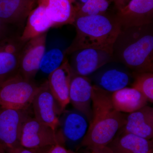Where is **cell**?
<instances>
[{
  "label": "cell",
  "instance_id": "cell-1",
  "mask_svg": "<svg viewBox=\"0 0 153 153\" xmlns=\"http://www.w3.org/2000/svg\"><path fill=\"white\" fill-rule=\"evenodd\" d=\"M111 94L93 84L92 119L80 148L107 146L125 124L127 116L114 108Z\"/></svg>",
  "mask_w": 153,
  "mask_h": 153
},
{
  "label": "cell",
  "instance_id": "cell-2",
  "mask_svg": "<svg viewBox=\"0 0 153 153\" xmlns=\"http://www.w3.org/2000/svg\"><path fill=\"white\" fill-rule=\"evenodd\" d=\"M113 57L133 72H153V23L121 29L114 45Z\"/></svg>",
  "mask_w": 153,
  "mask_h": 153
},
{
  "label": "cell",
  "instance_id": "cell-3",
  "mask_svg": "<svg viewBox=\"0 0 153 153\" xmlns=\"http://www.w3.org/2000/svg\"><path fill=\"white\" fill-rule=\"evenodd\" d=\"M73 25L76 29V36L66 49V55L87 48L113 53L114 45L121 30L114 18L104 14L77 17Z\"/></svg>",
  "mask_w": 153,
  "mask_h": 153
},
{
  "label": "cell",
  "instance_id": "cell-4",
  "mask_svg": "<svg viewBox=\"0 0 153 153\" xmlns=\"http://www.w3.org/2000/svg\"><path fill=\"white\" fill-rule=\"evenodd\" d=\"M39 86L34 80L18 73L0 86V107L15 109L29 108Z\"/></svg>",
  "mask_w": 153,
  "mask_h": 153
},
{
  "label": "cell",
  "instance_id": "cell-5",
  "mask_svg": "<svg viewBox=\"0 0 153 153\" xmlns=\"http://www.w3.org/2000/svg\"><path fill=\"white\" fill-rule=\"evenodd\" d=\"M89 123L87 118L73 108L63 111L56 130L58 144L77 152L85 137Z\"/></svg>",
  "mask_w": 153,
  "mask_h": 153
},
{
  "label": "cell",
  "instance_id": "cell-6",
  "mask_svg": "<svg viewBox=\"0 0 153 153\" xmlns=\"http://www.w3.org/2000/svg\"><path fill=\"white\" fill-rule=\"evenodd\" d=\"M30 116L29 108L15 109L0 107V147L5 151L21 146L22 128Z\"/></svg>",
  "mask_w": 153,
  "mask_h": 153
},
{
  "label": "cell",
  "instance_id": "cell-7",
  "mask_svg": "<svg viewBox=\"0 0 153 153\" xmlns=\"http://www.w3.org/2000/svg\"><path fill=\"white\" fill-rule=\"evenodd\" d=\"M31 105L34 117L56 131L63 111L50 91L47 80L39 85Z\"/></svg>",
  "mask_w": 153,
  "mask_h": 153
},
{
  "label": "cell",
  "instance_id": "cell-8",
  "mask_svg": "<svg viewBox=\"0 0 153 153\" xmlns=\"http://www.w3.org/2000/svg\"><path fill=\"white\" fill-rule=\"evenodd\" d=\"M25 43L20 35L14 34L0 39V86L19 73L20 55Z\"/></svg>",
  "mask_w": 153,
  "mask_h": 153
},
{
  "label": "cell",
  "instance_id": "cell-9",
  "mask_svg": "<svg viewBox=\"0 0 153 153\" xmlns=\"http://www.w3.org/2000/svg\"><path fill=\"white\" fill-rule=\"evenodd\" d=\"M69 63L72 75L88 76L114 60L113 53L100 49H84L75 51Z\"/></svg>",
  "mask_w": 153,
  "mask_h": 153
},
{
  "label": "cell",
  "instance_id": "cell-10",
  "mask_svg": "<svg viewBox=\"0 0 153 153\" xmlns=\"http://www.w3.org/2000/svg\"><path fill=\"white\" fill-rule=\"evenodd\" d=\"M58 144L56 131L30 116L22 128L20 144L24 147L38 149Z\"/></svg>",
  "mask_w": 153,
  "mask_h": 153
},
{
  "label": "cell",
  "instance_id": "cell-11",
  "mask_svg": "<svg viewBox=\"0 0 153 153\" xmlns=\"http://www.w3.org/2000/svg\"><path fill=\"white\" fill-rule=\"evenodd\" d=\"M47 36L45 33L25 43L20 55L19 71L25 78L33 80L38 74L46 51Z\"/></svg>",
  "mask_w": 153,
  "mask_h": 153
},
{
  "label": "cell",
  "instance_id": "cell-12",
  "mask_svg": "<svg viewBox=\"0 0 153 153\" xmlns=\"http://www.w3.org/2000/svg\"><path fill=\"white\" fill-rule=\"evenodd\" d=\"M114 19L121 29L152 24L153 0H131Z\"/></svg>",
  "mask_w": 153,
  "mask_h": 153
},
{
  "label": "cell",
  "instance_id": "cell-13",
  "mask_svg": "<svg viewBox=\"0 0 153 153\" xmlns=\"http://www.w3.org/2000/svg\"><path fill=\"white\" fill-rule=\"evenodd\" d=\"M91 75L94 84L111 93L127 87L133 79L132 73L126 68L105 65Z\"/></svg>",
  "mask_w": 153,
  "mask_h": 153
},
{
  "label": "cell",
  "instance_id": "cell-14",
  "mask_svg": "<svg viewBox=\"0 0 153 153\" xmlns=\"http://www.w3.org/2000/svg\"><path fill=\"white\" fill-rule=\"evenodd\" d=\"M93 84L88 76L72 75L69 89V102L86 117L89 123L92 117Z\"/></svg>",
  "mask_w": 153,
  "mask_h": 153
},
{
  "label": "cell",
  "instance_id": "cell-15",
  "mask_svg": "<svg viewBox=\"0 0 153 153\" xmlns=\"http://www.w3.org/2000/svg\"><path fill=\"white\" fill-rule=\"evenodd\" d=\"M72 73L68 59L49 74L47 80L49 88L62 110L69 103V89Z\"/></svg>",
  "mask_w": 153,
  "mask_h": 153
},
{
  "label": "cell",
  "instance_id": "cell-16",
  "mask_svg": "<svg viewBox=\"0 0 153 153\" xmlns=\"http://www.w3.org/2000/svg\"><path fill=\"white\" fill-rule=\"evenodd\" d=\"M37 2L45 9L53 27L74 23L77 11L75 0H37Z\"/></svg>",
  "mask_w": 153,
  "mask_h": 153
},
{
  "label": "cell",
  "instance_id": "cell-17",
  "mask_svg": "<svg viewBox=\"0 0 153 153\" xmlns=\"http://www.w3.org/2000/svg\"><path fill=\"white\" fill-rule=\"evenodd\" d=\"M120 131L148 140L153 137V108L148 105L127 116L125 124Z\"/></svg>",
  "mask_w": 153,
  "mask_h": 153
},
{
  "label": "cell",
  "instance_id": "cell-18",
  "mask_svg": "<svg viewBox=\"0 0 153 153\" xmlns=\"http://www.w3.org/2000/svg\"><path fill=\"white\" fill-rule=\"evenodd\" d=\"M37 0H0V18L9 25L23 26Z\"/></svg>",
  "mask_w": 153,
  "mask_h": 153
},
{
  "label": "cell",
  "instance_id": "cell-19",
  "mask_svg": "<svg viewBox=\"0 0 153 153\" xmlns=\"http://www.w3.org/2000/svg\"><path fill=\"white\" fill-rule=\"evenodd\" d=\"M106 146L114 153H153L152 140L121 131Z\"/></svg>",
  "mask_w": 153,
  "mask_h": 153
},
{
  "label": "cell",
  "instance_id": "cell-20",
  "mask_svg": "<svg viewBox=\"0 0 153 153\" xmlns=\"http://www.w3.org/2000/svg\"><path fill=\"white\" fill-rule=\"evenodd\" d=\"M53 23L48 16L45 9L38 5L30 12L26 20V25L20 35V39L26 42L33 38L47 33Z\"/></svg>",
  "mask_w": 153,
  "mask_h": 153
},
{
  "label": "cell",
  "instance_id": "cell-21",
  "mask_svg": "<svg viewBox=\"0 0 153 153\" xmlns=\"http://www.w3.org/2000/svg\"><path fill=\"white\" fill-rule=\"evenodd\" d=\"M113 105L122 113L134 112L147 105L148 100L142 94L132 87H126L111 94Z\"/></svg>",
  "mask_w": 153,
  "mask_h": 153
},
{
  "label": "cell",
  "instance_id": "cell-22",
  "mask_svg": "<svg viewBox=\"0 0 153 153\" xmlns=\"http://www.w3.org/2000/svg\"><path fill=\"white\" fill-rule=\"evenodd\" d=\"M66 55V50L63 51L57 47L46 51L41 60L38 72L48 77L65 62L67 59Z\"/></svg>",
  "mask_w": 153,
  "mask_h": 153
},
{
  "label": "cell",
  "instance_id": "cell-23",
  "mask_svg": "<svg viewBox=\"0 0 153 153\" xmlns=\"http://www.w3.org/2000/svg\"><path fill=\"white\" fill-rule=\"evenodd\" d=\"M134 81L131 87L144 96L148 102H153V73L152 72L132 73Z\"/></svg>",
  "mask_w": 153,
  "mask_h": 153
},
{
  "label": "cell",
  "instance_id": "cell-24",
  "mask_svg": "<svg viewBox=\"0 0 153 153\" xmlns=\"http://www.w3.org/2000/svg\"><path fill=\"white\" fill-rule=\"evenodd\" d=\"M112 1L113 0H88L81 5H77L76 17L103 15Z\"/></svg>",
  "mask_w": 153,
  "mask_h": 153
},
{
  "label": "cell",
  "instance_id": "cell-25",
  "mask_svg": "<svg viewBox=\"0 0 153 153\" xmlns=\"http://www.w3.org/2000/svg\"><path fill=\"white\" fill-rule=\"evenodd\" d=\"M77 153H114L107 146L99 147H83L80 148Z\"/></svg>",
  "mask_w": 153,
  "mask_h": 153
},
{
  "label": "cell",
  "instance_id": "cell-26",
  "mask_svg": "<svg viewBox=\"0 0 153 153\" xmlns=\"http://www.w3.org/2000/svg\"><path fill=\"white\" fill-rule=\"evenodd\" d=\"M38 149H28L22 146H19L7 150L5 152L6 153H37Z\"/></svg>",
  "mask_w": 153,
  "mask_h": 153
},
{
  "label": "cell",
  "instance_id": "cell-27",
  "mask_svg": "<svg viewBox=\"0 0 153 153\" xmlns=\"http://www.w3.org/2000/svg\"><path fill=\"white\" fill-rule=\"evenodd\" d=\"M47 153H77L71 150L68 149L60 144L53 145L50 147Z\"/></svg>",
  "mask_w": 153,
  "mask_h": 153
},
{
  "label": "cell",
  "instance_id": "cell-28",
  "mask_svg": "<svg viewBox=\"0 0 153 153\" xmlns=\"http://www.w3.org/2000/svg\"><path fill=\"white\" fill-rule=\"evenodd\" d=\"M9 26L0 18V39L10 34L8 30Z\"/></svg>",
  "mask_w": 153,
  "mask_h": 153
},
{
  "label": "cell",
  "instance_id": "cell-29",
  "mask_svg": "<svg viewBox=\"0 0 153 153\" xmlns=\"http://www.w3.org/2000/svg\"><path fill=\"white\" fill-rule=\"evenodd\" d=\"M131 0H113L118 10L124 7Z\"/></svg>",
  "mask_w": 153,
  "mask_h": 153
},
{
  "label": "cell",
  "instance_id": "cell-30",
  "mask_svg": "<svg viewBox=\"0 0 153 153\" xmlns=\"http://www.w3.org/2000/svg\"><path fill=\"white\" fill-rule=\"evenodd\" d=\"M50 147L51 146L45 147L38 149L37 153H47Z\"/></svg>",
  "mask_w": 153,
  "mask_h": 153
},
{
  "label": "cell",
  "instance_id": "cell-31",
  "mask_svg": "<svg viewBox=\"0 0 153 153\" xmlns=\"http://www.w3.org/2000/svg\"><path fill=\"white\" fill-rule=\"evenodd\" d=\"M0 153H6L5 151L1 147H0Z\"/></svg>",
  "mask_w": 153,
  "mask_h": 153
},
{
  "label": "cell",
  "instance_id": "cell-32",
  "mask_svg": "<svg viewBox=\"0 0 153 153\" xmlns=\"http://www.w3.org/2000/svg\"><path fill=\"white\" fill-rule=\"evenodd\" d=\"M80 1L82 3V4H84V3H85L86 2V1H88V0H80Z\"/></svg>",
  "mask_w": 153,
  "mask_h": 153
},
{
  "label": "cell",
  "instance_id": "cell-33",
  "mask_svg": "<svg viewBox=\"0 0 153 153\" xmlns=\"http://www.w3.org/2000/svg\"></svg>",
  "mask_w": 153,
  "mask_h": 153
}]
</instances>
